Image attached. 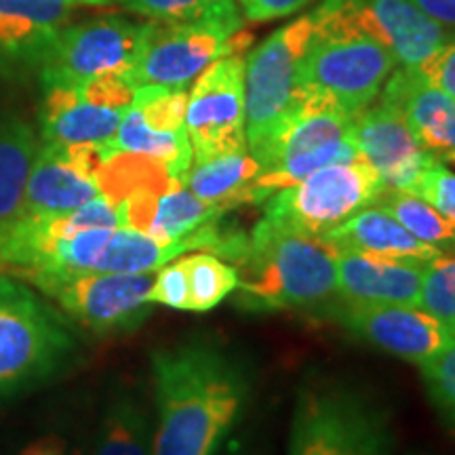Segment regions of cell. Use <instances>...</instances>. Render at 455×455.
<instances>
[{
	"label": "cell",
	"instance_id": "cell-6",
	"mask_svg": "<svg viewBox=\"0 0 455 455\" xmlns=\"http://www.w3.org/2000/svg\"><path fill=\"white\" fill-rule=\"evenodd\" d=\"M386 190L384 180L363 156L327 164L264 203V220L293 235L321 238L369 207Z\"/></svg>",
	"mask_w": 455,
	"mask_h": 455
},
{
	"label": "cell",
	"instance_id": "cell-27",
	"mask_svg": "<svg viewBox=\"0 0 455 455\" xmlns=\"http://www.w3.org/2000/svg\"><path fill=\"white\" fill-rule=\"evenodd\" d=\"M188 281V312H212L238 287L236 268L212 251L181 255Z\"/></svg>",
	"mask_w": 455,
	"mask_h": 455
},
{
	"label": "cell",
	"instance_id": "cell-11",
	"mask_svg": "<svg viewBox=\"0 0 455 455\" xmlns=\"http://www.w3.org/2000/svg\"><path fill=\"white\" fill-rule=\"evenodd\" d=\"M155 272L144 275H110V272H83V275L53 276L36 283L51 295L61 310L89 331L98 335L123 333L140 327L150 315L148 293Z\"/></svg>",
	"mask_w": 455,
	"mask_h": 455
},
{
	"label": "cell",
	"instance_id": "cell-10",
	"mask_svg": "<svg viewBox=\"0 0 455 455\" xmlns=\"http://www.w3.org/2000/svg\"><path fill=\"white\" fill-rule=\"evenodd\" d=\"M192 163L247 152L244 127V60L226 55L192 83L186 104Z\"/></svg>",
	"mask_w": 455,
	"mask_h": 455
},
{
	"label": "cell",
	"instance_id": "cell-31",
	"mask_svg": "<svg viewBox=\"0 0 455 455\" xmlns=\"http://www.w3.org/2000/svg\"><path fill=\"white\" fill-rule=\"evenodd\" d=\"M186 89H135L133 106L138 108L148 127L152 131H161V133H180V131H186Z\"/></svg>",
	"mask_w": 455,
	"mask_h": 455
},
{
	"label": "cell",
	"instance_id": "cell-3",
	"mask_svg": "<svg viewBox=\"0 0 455 455\" xmlns=\"http://www.w3.org/2000/svg\"><path fill=\"white\" fill-rule=\"evenodd\" d=\"M392 415L367 392L338 379L301 386L287 455H392Z\"/></svg>",
	"mask_w": 455,
	"mask_h": 455
},
{
	"label": "cell",
	"instance_id": "cell-15",
	"mask_svg": "<svg viewBox=\"0 0 455 455\" xmlns=\"http://www.w3.org/2000/svg\"><path fill=\"white\" fill-rule=\"evenodd\" d=\"M352 140L384 180L386 190L411 192L424 169L436 158L424 150L403 114L384 100L352 118Z\"/></svg>",
	"mask_w": 455,
	"mask_h": 455
},
{
	"label": "cell",
	"instance_id": "cell-12",
	"mask_svg": "<svg viewBox=\"0 0 455 455\" xmlns=\"http://www.w3.org/2000/svg\"><path fill=\"white\" fill-rule=\"evenodd\" d=\"M310 15L321 24L350 28L375 38L405 70H418L447 38L445 26L411 0H323Z\"/></svg>",
	"mask_w": 455,
	"mask_h": 455
},
{
	"label": "cell",
	"instance_id": "cell-2",
	"mask_svg": "<svg viewBox=\"0 0 455 455\" xmlns=\"http://www.w3.org/2000/svg\"><path fill=\"white\" fill-rule=\"evenodd\" d=\"M230 264L238 275L235 295L243 310H323L338 299L331 249L318 238L281 230L264 218L244 232Z\"/></svg>",
	"mask_w": 455,
	"mask_h": 455
},
{
	"label": "cell",
	"instance_id": "cell-42",
	"mask_svg": "<svg viewBox=\"0 0 455 455\" xmlns=\"http://www.w3.org/2000/svg\"><path fill=\"white\" fill-rule=\"evenodd\" d=\"M415 455H419V453H415Z\"/></svg>",
	"mask_w": 455,
	"mask_h": 455
},
{
	"label": "cell",
	"instance_id": "cell-38",
	"mask_svg": "<svg viewBox=\"0 0 455 455\" xmlns=\"http://www.w3.org/2000/svg\"><path fill=\"white\" fill-rule=\"evenodd\" d=\"M411 3L441 26H455V0H411Z\"/></svg>",
	"mask_w": 455,
	"mask_h": 455
},
{
	"label": "cell",
	"instance_id": "cell-8",
	"mask_svg": "<svg viewBox=\"0 0 455 455\" xmlns=\"http://www.w3.org/2000/svg\"><path fill=\"white\" fill-rule=\"evenodd\" d=\"M249 41L243 28L221 21H152L127 78L135 89H188L220 57L241 55Z\"/></svg>",
	"mask_w": 455,
	"mask_h": 455
},
{
	"label": "cell",
	"instance_id": "cell-28",
	"mask_svg": "<svg viewBox=\"0 0 455 455\" xmlns=\"http://www.w3.org/2000/svg\"><path fill=\"white\" fill-rule=\"evenodd\" d=\"M375 204L388 212L415 238L436 249L455 247V226L419 196L401 190H384Z\"/></svg>",
	"mask_w": 455,
	"mask_h": 455
},
{
	"label": "cell",
	"instance_id": "cell-14",
	"mask_svg": "<svg viewBox=\"0 0 455 455\" xmlns=\"http://www.w3.org/2000/svg\"><path fill=\"white\" fill-rule=\"evenodd\" d=\"M104 161L101 146L43 141L28 178L24 215H61L101 196L95 178Z\"/></svg>",
	"mask_w": 455,
	"mask_h": 455
},
{
	"label": "cell",
	"instance_id": "cell-16",
	"mask_svg": "<svg viewBox=\"0 0 455 455\" xmlns=\"http://www.w3.org/2000/svg\"><path fill=\"white\" fill-rule=\"evenodd\" d=\"M386 104L403 114L424 150L436 158L455 155V100L432 87L413 70L396 68L382 89Z\"/></svg>",
	"mask_w": 455,
	"mask_h": 455
},
{
	"label": "cell",
	"instance_id": "cell-36",
	"mask_svg": "<svg viewBox=\"0 0 455 455\" xmlns=\"http://www.w3.org/2000/svg\"><path fill=\"white\" fill-rule=\"evenodd\" d=\"M241 3L247 20L270 21L298 13L299 9L308 7L312 0H241Z\"/></svg>",
	"mask_w": 455,
	"mask_h": 455
},
{
	"label": "cell",
	"instance_id": "cell-21",
	"mask_svg": "<svg viewBox=\"0 0 455 455\" xmlns=\"http://www.w3.org/2000/svg\"><path fill=\"white\" fill-rule=\"evenodd\" d=\"M36 152L32 124L13 112H0V226L24 215L26 186Z\"/></svg>",
	"mask_w": 455,
	"mask_h": 455
},
{
	"label": "cell",
	"instance_id": "cell-35",
	"mask_svg": "<svg viewBox=\"0 0 455 455\" xmlns=\"http://www.w3.org/2000/svg\"><path fill=\"white\" fill-rule=\"evenodd\" d=\"M413 72L455 100V34H447L436 53Z\"/></svg>",
	"mask_w": 455,
	"mask_h": 455
},
{
	"label": "cell",
	"instance_id": "cell-20",
	"mask_svg": "<svg viewBox=\"0 0 455 455\" xmlns=\"http://www.w3.org/2000/svg\"><path fill=\"white\" fill-rule=\"evenodd\" d=\"M127 110L95 104L78 87H44L41 110L43 141L53 144L101 146L108 158V146L116 135Z\"/></svg>",
	"mask_w": 455,
	"mask_h": 455
},
{
	"label": "cell",
	"instance_id": "cell-25",
	"mask_svg": "<svg viewBox=\"0 0 455 455\" xmlns=\"http://www.w3.org/2000/svg\"><path fill=\"white\" fill-rule=\"evenodd\" d=\"M226 212L218 204L201 201L181 181H175L158 196L146 235L158 243H173L195 235L203 226L220 221Z\"/></svg>",
	"mask_w": 455,
	"mask_h": 455
},
{
	"label": "cell",
	"instance_id": "cell-5",
	"mask_svg": "<svg viewBox=\"0 0 455 455\" xmlns=\"http://www.w3.org/2000/svg\"><path fill=\"white\" fill-rule=\"evenodd\" d=\"M315 34L310 13L278 28L244 60V127L255 155L299 106V64Z\"/></svg>",
	"mask_w": 455,
	"mask_h": 455
},
{
	"label": "cell",
	"instance_id": "cell-23",
	"mask_svg": "<svg viewBox=\"0 0 455 455\" xmlns=\"http://www.w3.org/2000/svg\"><path fill=\"white\" fill-rule=\"evenodd\" d=\"M114 152H133V155L156 158L164 163V167L178 181L184 180L192 164V146L188 140V131H180V133L152 131L133 104L124 112L121 127L108 146V156Z\"/></svg>",
	"mask_w": 455,
	"mask_h": 455
},
{
	"label": "cell",
	"instance_id": "cell-13",
	"mask_svg": "<svg viewBox=\"0 0 455 455\" xmlns=\"http://www.w3.org/2000/svg\"><path fill=\"white\" fill-rule=\"evenodd\" d=\"M321 312L356 339L418 367L455 339V329L411 306L361 304L338 298Z\"/></svg>",
	"mask_w": 455,
	"mask_h": 455
},
{
	"label": "cell",
	"instance_id": "cell-29",
	"mask_svg": "<svg viewBox=\"0 0 455 455\" xmlns=\"http://www.w3.org/2000/svg\"><path fill=\"white\" fill-rule=\"evenodd\" d=\"M121 4L152 21H221L243 28L235 0H121Z\"/></svg>",
	"mask_w": 455,
	"mask_h": 455
},
{
	"label": "cell",
	"instance_id": "cell-32",
	"mask_svg": "<svg viewBox=\"0 0 455 455\" xmlns=\"http://www.w3.org/2000/svg\"><path fill=\"white\" fill-rule=\"evenodd\" d=\"M419 373L432 405L455 430V339L439 355L422 363Z\"/></svg>",
	"mask_w": 455,
	"mask_h": 455
},
{
	"label": "cell",
	"instance_id": "cell-17",
	"mask_svg": "<svg viewBox=\"0 0 455 455\" xmlns=\"http://www.w3.org/2000/svg\"><path fill=\"white\" fill-rule=\"evenodd\" d=\"M333 253L338 270V298L361 304H396L419 308L426 264L371 258L350 251Z\"/></svg>",
	"mask_w": 455,
	"mask_h": 455
},
{
	"label": "cell",
	"instance_id": "cell-9",
	"mask_svg": "<svg viewBox=\"0 0 455 455\" xmlns=\"http://www.w3.org/2000/svg\"><path fill=\"white\" fill-rule=\"evenodd\" d=\"M144 30L146 24L118 15L64 26L38 66L43 84L76 87L108 74H129Z\"/></svg>",
	"mask_w": 455,
	"mask_h": 455
},
{
	"label": "cell",
	"instance_id": "cell-22",
	"mask_svg": "<svg viewBox=\"0 0 455 455\" xmlns=\"http://www.w3.org/2000/svg\"><path fill=\"white\" fill-rule=\"evenodd\" d=\"M259 173L261 164L247 150L192 163L181 184L201 201L218 204L228 213L244 204V192Z\"/></svg>",
	"mask_w": 455,
	"mask_h": 455
},
{
	"label": "cell",
	"instance_id": "cell-4",
	"mask_svg": "<svg viewBox=\"0 0 455 455\" xmlns=\"http://www.w3.org/2000/svg\"><path fill=\"white\" fill-rule=\"evenodd\" d=\"M312 21L315 34L299 64V87L355 118L379 98L396 70V57L367 34L321 24L315 17Z\"/></svg>",
	"mask_w": 455,
	"mask_h": 455
},
{
	"label": "cell",
	"instance_id": "cell-30",
	"mask_svg": "<svg viewBox=\"0 0 455 455\" xmlns=\"http://www.w3.org/2000/svg\"><path fill=\"white\" fill-rule=\"evenodd\" d=\"M419 308L455 329V247L441 249L424 266Z\"/></svg>",
	"mask_w": 455,
	"mask_h": 455
},
{
	"label": "cell",
	"instance_id": "cell-24",
	"mask_svg": "<svg viewBox=\"0 0 455 455\" xmlns=\"http://www.w3.org/2000/svg\"><path fill=\"white\" fill-rule=\"evenodd\" d=\"M100 195L112 204L121 207L129 196L138 192H164L175 184L173 175L164 163L152 156L133 155V152H114L98 169Z\"/></svg>",
	"mask_w": 455,
	"mask_h": 455
},
{
	"label": "cell",
	"instance_id": "cell-18",
	"mask_svg": "<svg viewBox=\"0 0 455 455\" xmlns=\"http://www.w3.org/2000/svg\"><path fill=\"white\" fill-rule=\"evenodd\" d=\"M70 7V0H0V72L41 66Z\"/></svg>",
	"mask_w": 455,
	"mask_h": 455
},
{
	"label": "cell",
	"instance_id": "cell-33",
	"mask_svg": "<svg viewBox=\"0 0 455 455\" xmlns=\"http://www.w3.org/2000/svg\"><path fill=\"white\" fill-rule=\"evenodd\" d=\"M409 195L422 198L455 226V173L441 158H435L424 169Z\"/></svg>",
	"mask_w": 455,
	"mask_h": 455
},
{
	"label": "cell",
	"instance_id": "cell-1",
	"mask_svg": "<svg viewBox=\"0 0 455 455\" xmlns=\"http://www.w3.org/2000/svg\"><path fill=\"white\" fill-rule=\"evenodd\" d=\"M152 455H218L253 395L251 363L204 335L152 352Z\"/></svg>",
	"mask_w": 455,
	"mask_h": 455
},
{
	"label": "cell",
	"instance_id": "cell-34",
	"mask_svg": "<svg viewBox=\"0 0 455 455\" xmlns=\"http://www.w3.org/2000/svg\"><path fill=\"white\" fill-rule=\"evenodd\" d=\"M148 301L152 306H164V308L171 310L188 312V281L181 255L155 272Z\"/></svg>",
	"mask_w": 455,
	"mask_h": 455
},
{
	"label": "cell",
	"instance_id": "cell-40",
	"mask_svg": "<svg viewBox=\"0 0 455 455\" xmlns=\"http://www.w3.org/2000/svg\"><path fill=\"white\" fill-rule=\"evenodd\" d=\"M447 161H453V163H455V155H453V156H449V158H447Z\"/></svg>",
	"mask_w": 455,
	"mask_h": 455
},
{
	"label": "cell",
	"instance_id": "cell-7",
	"mask_svg": "<svg viewBox=\"0 0 455 455\" xmlns=\"http://www.w3.org/2000/svg\"><path fill=\"white\" fill-rule=\"evenodd\" d=\"M74 339L55 310L11 276H0V395L53 373Z\"/></svg>",
	"mask_w": 455,
	"mask_h": 455
},
{
	"label": "cell",
	"instance_id": "cell-37",
	"mask_svg": "<svg viewBox=\"0 0 455 455\" xmlns=\"http://www.w3.org/2000/svg\"><path fill=\"white\" fill-rule=\"evenodd\" d=\"M20 455H76L72 451L70 443L60 435H44L41 439L32 441L30 445L24 447Z\"/></svg>",
	"mask_w": 455,
	"mask_h": 455
},
{
	"label": "cell",
	"instance_id": "cell-19",
	"mask_svg": "<svg viewBox=\"0 0 455 455\" xmlns=\"http://www.w3.org/2000/svg\"><path fill=\"white\" fill-rule=\"evenodd\" d=\"M318 241L325 243L331 251H350L371 255V258L415 261V264H428L441 251L415 238L375 203L356 212Z\"/></svg>",
	"mask_w": 455,
	"mask_h": 455
},
{
	"label": "cell",
	"instance_id": "cell-39",
	"mask_svg": "<svg viewBox=\"0 0 455 455\" xmlns=\"http://www.w3.org/2000/svg\"><path fill=\"white\" fill-rule=\"evenodd\" d=\"M70 3L78 4H91V7H101V4H110L114 0H70Z\"/></svg>",
	"mask_w": 455,
	"mask_h": 455
},
{
	"label": "cell",
	"instance_id": "cell-26",
	"mask_svg": "<svg viewBox=\"0 0 455 455\" xmlns=\"http://www.w3.org/2000/svg\"><path fill=\"white\" fill-rule=\"evenodd\" d=\"M91 455H152V426L133 396L114 398Z\"/></svg>",
	"mask_w": 455,
	"mask_h": 455
},
{
	"label": "cell",
	"instance_id": "cell-41",
	"mask_svg": "<svg viewBox=\"0 0 455 455\" xmlns=\"http://www.w3.org/2000/svg\"><path fill=\"white\" fill-rule=\"evenodd\" d=\"M226 455H243V453H238V451H235V453H226Z\"/></svg>",
	"mask_w": 455,
	"mask_h": 455
}]
</instances>
